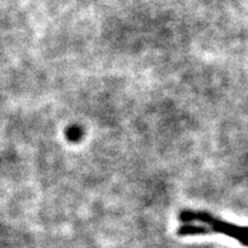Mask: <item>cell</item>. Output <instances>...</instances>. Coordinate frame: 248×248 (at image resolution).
I'll return each instance as SVG.
<instances>
[{
  "label": "cell",
  "instance_id": "cell-2",
  "mask_svg": "<svg viewBox=\"0 0 248 248\" xmlns=\"http://www.w3.org/2000/svg\"><path fill=\"white\" fill-rule=\"evenodd\" d=\"M176 233L179 237H197V235H207L212 234V231L208 226L206 225H198L191 224V223H186L179 226L176 231Z\"/></svg>",
  "mask_w": 248,
  "mask_h": 248
},
{
  "label": "cell",
  "instance_id": "cell-3",
  "mask_svg": "<svg viewBox=\"0 0 248 248\" xmlns=\"http://www.w3.org/2000/svg\"><path fill=\"white\" fill-rule=\"evenodd\" d=\"M83 131L82 128L78 125H74V126H70L69 129L66 131V136H67V139L70 141H78L80 138H82Z\"/></svg>",
  "mask_w": 248,
  "mask_h": 248
},
{
  "label": "cell",
  "instance_id": "cell-1",
  "mask_svg": "<svg viewBox=\"0 0 248 248\" xmlns=\"http://www.w3.org/2000/svg\"><path fill=\"white\" fill-rule=\"evenodd\" d=\"M179 221L184 223H202L208 226L212 233H218L226 235L238 241L240 245L248 247V226L234 224V223L226 222L224 219L214 216L213 214L204 210H192L184 209L179 213Z\"/></svg>",
  "mask_w": 248,
  "mask_h": 248
}]
</instances>
